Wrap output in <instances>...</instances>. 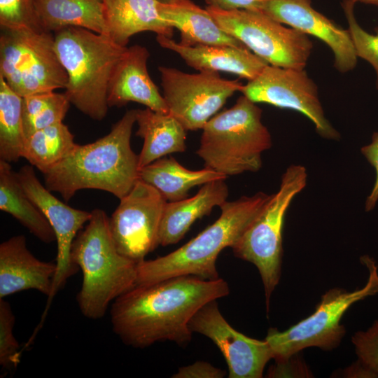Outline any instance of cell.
<instances>
[{"mask_svg": "<svg viewBox=\"0 0 378 378\" xmlns=\"http://www.w3.org/2000/svg\"><path fill=\"white\" fill-rule=\"evenodd\" d=\"M229 292L223 279L192 275L137 284L112 302V329L124 344L134 348L162 340L186 346L192 338L189 322L196 312Z\"/></svg>", "mask_w": 378, "mask_h": 378, "instance_id": "cell-1", "label": "cell"}, {"mask_svg": "<svg viewBox=\"0 0 378 378\" xmlns=\"http://www.w3.org/2000/svg\"><path fill=\"white\" fill-rule=\"evenodd\" d=\"M136 111H127L106 136L76 144L69 155L43 174L46 187L66 202L83 189L104 190L119 200L125 196L139 179L138 155L130 145Z\"/></svg>", "mask_w": 378, "mask_h": 378, "instance_id": "cell-2", "label": "cell"}, {"mask_svg": "<svg viewBox=\"0 0 378 378\" xmlns=\"http://www.w3.org/2000/svg\"><path fill=\"white\" fill-rule=\"evenodd\" d=\"M272 195L258 192L220 206V215L210 226L170 253L137 264V284L192 275L204 279L219 278L216 260L226 247H232L262 211Z\"/></svg>", "mask_w": 378, "mask_h": 378, "instance_id": "cell-3", "label": "cell"}, {"mask_svg": "<svg viewBox=\"0 0 378 378\" xmlns=\"http://www.w3.org/2000/svg\"><path fill=\"white\" fill-rule=\"evenodd\" d=\"M71 251L73 262L81 270L83 281L76 300L82 314L92 320L102 318L116 298L136 284L137 264L118 252L102 209L92 210Z\"/></svg>", "mask_w": 378, "mask_h": 378, "instance_id": "cell-4", "label": "cell"}, {"mask_svg": "<svg viewBox=\"0 0 378 378\" xmlns=\"http://www.w3.org/2000/svg\"><path fill=\"white\" fill-rule=\"evenodd\" d=\"M54 36L57 54L68 76L65 95L85 115L102 120L108 108L111 77L127 47L82 27H66Z\"/></svg>", "mask_w": 378, "mask_h": 378, "instance_id": "cell-5", "label": "cell"}, {"mask_svg": "<svg viewBox=\"0 0 378 378\" xmlns=\"http://www.w3.org/2000/svg\"><path fill=\"white\" fill-rule=\"evenodd\" d=\"M262 109L244 95L214 115L202 128L197 155L204 167L227 177L256 172L272 137L262 121Z\"/></svg>", "mask_w": 378, "mask_h": 378, "instance_id": "cell-6", "label": "cell"}, {"mask_svg": "<svg viewBox=\"0 0 378 378\" xmlns=\"http://www.w3.org/2000/svg\"><path fill=\"white\" fill-rule=\"evenodd\" d=\"M361 262L369 274L366 284L354 291L332 288L321 298L314 313L288 329L279 332L270 328L265 337L279 364L285 363L301 350L316 346L323 350L336 348L345 335L340 323L345 312L354 303L378 294V267L370 257L364 255Z\"/></svg>", "mask_w": 378, "mask_h": 378, "instance_id": "cell-7", "label": "cell"}, {"mask_svg": "<svg viewBox=\"0 0 378 378\" xmlns=\"http://www.w3.org/2000/svg\"><path fill=\"white\" fill-rule=\"evenodd\" d=\"M304 166L291 164L281 176L278 190L232 247L234 255L253 263L265 288L268 311L272 293L279 284L282 259V230L286 211L295 197L306 186Z\"/></svg>", "mask_w": 378, "mask_h": 378, "instance_id": "cell-8", "label": "cell"}, {"mask_svg": "<svg viewBox=\"0 0 378 378\" xmlns=\"http://www.w3.org/2000/svg\"><path fill=\"white\" fill-rule=\"evenodd\" d=\"M0 76L22 97L65 89L68 76L57 54L52 32L1 29Z\"/></svg>", "mask_w": 378, "mask_h": 378, "instance_id": "cell-9", "label": "cell"}, {"mask_svg": "<svg viewBox=\"0 0 378 378\" xmlns=\"http://www.w3.org/2000/svg\"><path fill=\"white\" fill-rule=\"evenodd\" d=\"M206 10L218 26L268 64L303 69L313 49L309 36L260 11Z\"/></svg>", "mask_w": 378, "mask_h": 378, "instance_id": "cell-10", "label": "cell"}, {"mask_svg": "<svg viewBox=\"0 0 378 378\" xmlns=\"http://www.w3.org/2000/svg\"><path fill=\"white\" fill-rule=\"evenodd\" d=\"M158 70L169 113L186 130H202L231 96L241 92L244 85L237 80L221 78L218 72L188 74L163 66Z\"/></svg>", "mask_w": 378, "mask_h": 378, "instance_id": "cell-11", "label": "cell"}, {"mask_svg": "<svg viewBox=\"0 0 378 378\" xmlns=\"http://www.w3.org/2000/svg\"><path fill=\"white\" fill-rule=\"evenodd\" d=\"M241 92L256 104L265 103L301 113L323 139L340 138L326 117L316 84L304 69L267 64L254 79L243 85Z\"/></svg>", "mask_w": 378, "mask_h": 378, "instance_id": "cell-12", "label": "cell"}, {"mask_svg": "<svg viewBox=\"0 0 378 378\" xmlns=\"http://www.w3.org/2000/svg\"><path fill=\"white\" fill-rule=\"evenodd\" d=\"M160 192L140 178L120 200L109 218V227L120 253L139 263L158 244V234L164 205Z\"/></svg>", "mask_w": 378, "mask_h": 378, "instance_id": "cell-13", "label": "cell"}, {"mask_svg": "<svg viewBox=\"0 0 378 378\" xmlns=\"http://www.w3.org/2000/svg\"><path fill=\"white\" fill-rule=\"evenodd\" d=\"M17 176L26 195L45 216L55 234L57 269L47 300V312L55 295L79 269L71 260V246L80 230L90 219L92 212L72 208L57 199L40 182L32 165L21 167Z\"/></svg>", "mask_w": 378, "mask_h": 378, "instance_id": "cell-14", "label": "cell"}, {"mask_svg": "<svg viewBox=\"0 0 378 378\" xmlns=\"http://www.w3.org/2000/svg\"><path fill=\"white\" fill-rule=\"evenodd\" d=\"M192 332L209 337L220 350L229 378H260L273 358L266 340H258L234 329L221 314L216 300L202 307L189 322Z\"/></svg>", "mask_w": 378, "mask_h": 378, "instance_id": "cell-15", "label": "cell"}, {"mask_svg": "<svg viewBox=\"0 0 378 378\" xmlns=\"http://www.w3.org/2000/svg\"><path fill=\"white\" fill-rule=\"evenodd\" d=\"M263 13L325 43L332 52L334 66L340 73L352 71L358 57L348 29L318 12L311 0H266Z\"/></svg>", "mask_w": 378, "mask_h": 378, "instance_id": "cell-16", "label": "cell"}, {"mask_svg": "<svg viewBox=\"0 0 378 378\" xmlns=\"http://www.w3.org/2000/svg\"><path fill=\"white\" fill-rule=\"evenodd\" d=\"M56 262L36 258L29 250L26 237L13 236L0 244V299L32 289L50 295Z\"/></svg>", "mask_w": 378, "mask_h": 378, "instance_id": "cell-17", "label": "cell"}, {"mask_svg": "<svg viewBox=\"0 0 378 378\" xmlns=\"http://www.w3.org/2000/svg\"><path fill=\"white\" fill-rule=\"evenodd\" d=\"M150 53L139 45L127 47L115 66L107 93L108 107L122 106L130 102L143 104L154 111L169 113L162 94L147 69Z\"/></svg>", "mask_w": 378, "mask_h": 378, "instance_id": "cell-18", "label": "cell"}, {"mask_svg": "<svg viewBox=\"0 0 378 378\" xmlns=\"http://www.w3.org/2000/svg\"><path fill=\"white\" fill-rule=\"evenodd\" d=\"M156 41L162 48L176 52L188 66L200 71L228 72L249 81L268 64L246 47L185 46L161 35L156 36Z\"/></svg>", "mask_w": 378, "mask_h": 378, "instance_id": "cell-19", "label": "cell"}, {"mask_svg": "<svg viewBox=\"0 0 378 378\" xmlns=\"http://www.w3.org/2000/svg\"><path fill=\"white\" fill-rule=\"evenodd\" d=\"M225 180L204 184L191 197L167 202L159 230V245L167 246L178 243L197 219L209 215L214 207L225 202L229 190Z\"/></svg>", "mask_w": 378, "mask_h": 378, "instance_id": "cell-20", "label": "cell"}, {"mask_svg": "<svg viewBox=\"0 0 378 378\" xmlns=\"http://www.w3.org/2000/svg\"><path fill=\"white\" fill-rule=\"evenodd\" d=\"M108 36L127 46L133 35L152 31L172 38L174 28L161 17L158 0H102Z\"/></svg>", "mask_w": 378, "mask_h": 378, "instance_id": "cell-21", "label": "cell"}, {"mask_svg": "<svg viewBox=\"0 0 378 378\" xmlns=\"http://www.w3.org/2000/svg\"><path fill=\"white\" fill-rule=\"evenodd\" d=\"M159 10L162 18L179 31L181 45L245 47L223 30L206 8L198 6L190 0L176 4L160 2Z\"/></svg>", "mask_w": 378, "mask_h": 378, "instance_id": "cell-22", "label": "cell"}, {"mask_svg": "<svg viewBox=\"0 0 378 378\" xmlns=\"http://www.w3.org/2000/svg\"><path fill=\"white\" fill-rule=\"evenodd\" d=\"M136 135L144 140L138 155L139 169L165 155L186 150V130L169 113L136 109Z\"/></svg>", "mask_w": 378, "mask_h": 378, "instance_id": "cell-23", "label": "cell"}, {"mask_svg": "<svg viewBox=\"0 0 378 378\" xmlns=\"http://www.w3.org/2000/svg\"><path fill=\"white\" fill-rule=\"evenodd\" d=\"M34 3L43 31L55 33L76 27L108 36L102 0H34Z\"/></svg>", "mask_w": 378, "mask_h": 378, "instance_id": "cell-24", "label": "cell"}, {"mask_svg": "<svg viewBox=\"0 0 378 378\" xmlns=\"http://www.w3.org/2000/svg\"><path fill=\"white\" fill-rule=\"evenodd\" d=\"M226 178L205 167L188 169L171 156L161 158L139 169V178L157 189L167 202L186 199L193 187Z\"/></svg>", "mask_w": 378, "mask_h": 378, "instance_id": "cell-25", "label": "cell"}, {"mask_svg": "<svg viewBox=\"0 0 378 378\" xmlns=\"http://www.w3.org/2000/svg\"><path fill=\"white\" fill-rule=\"evenodd\" d=\"M0 209L17 219L44 243L56 241L49 222L26 195L9 162L0 160Z\"/></svg>", "mask_w": 378, "mask_h": 378, "instance_id": "cell-26", "label": "cell"}, {"mask_svg": "<svg viewBox=\"0 0 378 378\" xmlns=\"http://www.w3.org/2000/svg\"><path fill=\"white\" fill-rule=\"evenodd\" d=\"M77 144L62 122L36 131L24 143L22 158L42 174L65 158Z\"/></svg>", "mask_w": 378, "mask_h": 378, "instance_id": "cell-27", "label": "cell"}, {"mask_svg": "<svg viewBox=\"0 0 378 378\" xmlns=\"http://www.w3.org/2000/svg\"><path fill=\"white\" fill-rule=\"evenodd\" d=\"M22 97L0 76V158L9 163L22 158L25 143Z\"/></svg>", "mask_w": 378, "mask_h": 378, "instance_id": "cell-28", "label": "cell"}, {"mask_svg": "<svg viewBox=\"0 0 378 378\" xmlns=\"http://www.w3.org/2000/svg\"><path fill=\"white\" fill-rule=\"evenodd\" d=\"M70 104L64 93L55 91L22 97V122L25 138L36 131L62 122Z\"/></svg>", "mask_w": 378, "mask_h": 378, "instance_id": "cell-29", "label": "cell"}, {"mask_svg": "<svg viewBox=\"0 0 378 378\" xmlns=\"http://www.w3.org/2000/svg\"><path fill=\"white\" fill-rule=\"evenodd\" d=\"M354 6L349 0L342 1L356 55L358 58L370 63L374 69L377 76L376 86L378 88V30L376 34H371L361 27L354 15Z\"/></svg>", "mask_w": 378, "mask_h": 378, "instance_id": "cell-30", "label": "cell"}, {"mask_svg": "<svg viewBox=\"0 0 378 378\" xmlns=\"http://www.w3.org/2000/svg\"><path fill=\"white\" fill-rule=\"evenodd\" d=\"M1 29L43 30L34 0H0Z\"/></svg>", "mask_w": 378, "mask_h": 378, "instance_id": "cell-31", "label": "cell"}, {"mask_svg": "<svg viewBox=\"0 0 378 378\" xmlns=\"http://www.w3.org/2000/svg\"><path fill=\"white\" fill-rule=\"evenodd\" d=\"M15 317L10 303L0 299V365L10 370L20 362V345L13 335Z\"/></svg>", "mask_w": 378, "mask_h": 378, "instance_id": "cell-32", "label": "cell"}, {"mask_svg": "<svg viewBox=\"0 0 378 378\" xmlns=\"http://www.w3.org/2000/svg\"><path fill=\"white\" fill-rule=\"evenodd\" d=\"M358 361L378 377V318L365 331L351 338Z\"/></svg>", "mask_w": 378, "mask_h": 378, "instance_id": "cell-33", "label": "cell"}, {"mask_svg": "<svg viewBox=\"0 0 378 378\" xmlns=\"http://www.w3.org/2000/svg\"><path fill=\"white\" fill-rule=\"evenodd\" d=\"M360 152L375 172L372 188L365 202V211H370L378 202V132L373 133L370 143L363 146Z\"/></svg>", "mask_w": 378, "mask_h": 378, "instance_id": "cell-34", "label": "cell"}, {"mask_svg": "<svg viewBox=\"0 0 378 378\" xmlns=\"http://www.w3.org/2000/svg\"><path fill=\"white\" fill-rule=\"evenodd\" d=\"M226 372L204 361L183 366L172 375L174 378H222Z\"/></svg>", "mask_w": 378, "mask_h": 378, "instance_id": "cell-35", "label": "cell"}, {"mask_svg": "<svg viewBox=\"0 0 378 378\" xmlns=\"http://www.w3.org/2000/svg\"><path fill=\"white\" fill-rule=\"evenodd\" d=\"M266 0H206L208 6L223 10H262Z\"/></svg>", "mask_w": 378, "mask_h": 378, "instance_id": "cell-36", "label": "cell"}, {"mask_svg": "<svg viewBox=\"0 0 378 378\" xmlns=\"http://www.w3.org/2000/svg\"><path fill=\"white\" fill-rule=\"evenodd\" d=\"M356 4V3H361L365 4H369L378 6V0H349Z\"/></svg>", "mask_w": 378, "mask_h": 378, "instance_id": "cell-37", "label": "cell"}, {"mask_svg": "<svg viewBox=\"0 0 378 378\" xmlns=\"http://www.w3.org/2000/svg\"><path fill=\"white\" fill-rule=\"evenodd\" d=\"M158 1L164 4H176L183 1L184 0H158Z\"/></svg>", "mask_w": 378, "mask_h": 378, "instance_id": "cell-38", "label": "cell"}]
</instances>
